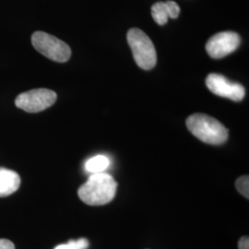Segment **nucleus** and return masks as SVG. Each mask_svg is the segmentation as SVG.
Listing matches in <instances>:
<instances>
[{
    "label": "nucleus",
    "instance_id": "f257e3e1",
    "mask_svg": "<svg viewBox=\"0 0 249 249\" xmlns=\"http://www.w3.org/2000/svg\"><path fill=\"white\" fill-rule=\"evenodd\" d=\"M117 183L105 172L91 174L78 190L80 200L90 206H102L111 202L116 196Z\"/></svg>",
    "mask_w": 249,
    "mask_h": 249
},
{
    "label": "nucleus",
    "instance_id": "f03ea898",
    "mask_svg": "<svg viewBox=\"0 0 249 249\" xmlns=\"http://www.w3.org/2000/svg\"><path fill=\"white\" fill-rule=\"evenodd\" d=\"M186 124L191 133L207 144L220 145L228 139V129L220 121L208 115H191Z\"/></svg>",
    "mask_w": 249,
    "mask_h": 249
},
{
    "label": "nucleus",
    "instance_id": "7ed1b4c3",
    "mask_svg": "<svg viewBox=\"0 0 249 249\" xmlns=\"http://www.w3.org/2000/svg\"><path fill=\"white\" fill-rule=\"evenodd\" d=\"M127 43L137 65L145 71L153 69L157 62V53L150 37L137 28H132L126 35Z\"/></svg>",
    "mask_w": 249,
    "mask_h": 249
},
{
    "label": "nucleus",
    "instance_id": "20e7f679",
    "mask_svg": "<svg viewBox=\"0 0 249 249\" xmlns=\"http://www.w3.org/2000/svg\"><path fill=\"white\" fill-rule=\"evenodd\" d=\"M32 44L39 53L55 62H67L71 58V47L58 38L45 32L34 33Z\"/></svg>",
    "mask_w": 249,
    "mask_h": 249
},
{
    "label": "nucleus",
    "instance_id": "39448f33",
    "mask_svg": "<svg viewBox=\"0 0 249 249\" xmlns=\"http://www.w3.org/2000/svg\"><path fill=\"white\" fill-rule=\"evenodd\" d=\"M56 98V93L51 89H32L18 95L15 105L28 113H38L52 107Z\"/></svg>",
    "mask_w": 249,
    "mask_h": 249
},
{
    "label": "nucleus",
    "instance_id": "423d86ee",
    "mask_svg": "<svg viewBox=\"0 0 249 249\" xmlns=\"http://www.w3.org/2000/svg\"><path fill=\"white\" fill-rule=\"evenodd\" d=\"M241 38L234 32H221L211 37L206 44L208 54L220 59L234 52L240 45Z\"/></svg>",
    "mask_w": 249,
    "mask_h": 249
},
{
    "label": "nucleus",
    "instance_id": "0eeeda50",
    "mask_svg": "<svg viewBox=\"0 0 249 249\" xmlns=\"http://www.w3.org/2000/svg\"><path fill=\"white\" fill-rule=\"evenodd\" d=\"M206 85L214 94L235 102L242 101L246 95V89L243 85L230 81L220 74H210L206 79Z\"/></svg>",
    "mask_w": 249,
    "mask_h": 249
},
{
    "label": "nucleus",
    "instance_id": "6e6552de",
    "mask_svg": "<svg viewBox=\"0 0 249 249\" xmlns=\"http://www.w3.org/2000/svg\"><path fill=\"white\" fill-rule=\"evenodd\" d=\"M180 14V7L175 1L157 2L151 7V15L156 23L164 25L168 18H177Z\"/></svg>",
    "mask_w": 249,
    "mask_h": 249
},
{
    "label": "nucleus",
    "instance_id": "1a4fd4ad",
    "mask_svg": "<svg viewBox=\"0 0 249 249\" xmlns=\"http://www.w3.org/2000/svg\"><path fill=\"white\" fill-rule=\"evenodd\" d=\"M20 186V178L12 170L0 168V196L15 193Z\"/></svg>",
    "mask_w": 249,
    "mask_h": 249
},
{
    "label": "nucleus",
    "instance_id": "9d476101",
    "mask_svg": "<svg viewBox=\"0 0 249 249\" xmlns=\"http://www.w3.org/2000/svg\"><path fill=\"white\" fill-rule=\"evenodd\" d=\"M110 160L105 155H96L90 158L85 163V169L90 174L103 173L109 167Z\"/></svg>",
    "mask_w": 249,
    "mask_h": 249
},
{
    "label": "nucleus",
    "instance_id": "9b49d317",
    "mask_svg": "<svg viewBox=\"0 0 249 249\" xmlns=\"http://www.w3.org/2000/svg\"><path fill=\"white\" fill-rule=\"evenodd\" d=\"M89 248V241L85 238L79 240L70 241L68 244L60 245L54 249H87Z\"/></svg>",
    "mask_w": 249,
    "mask_h": 249
},
{
    "label": "nucleus",
    "instance_id": "f8f14e48",
    "mask_svg": "<svg viewBox=\"0 0 249 249\" xmlns=\"http://www.w3.org/2000/svg\"><path fill=\"white\" fill-rule=\"evenodd\" d=\"M235 187L241 194L247 198L249 197V176H243L238 178L235 182Z\"/></svg>",
    "mask_w": 249,
    "mask_h": 249
},
{
    "label": "nucleus",
    "instance_id": "ddd939ff",
    "mask_svg": "<svg viewBox=\"0 0 249 249\" xmlns=\"http://www.w3.org/2000/svg\"><path fill=\"white\" fill-rule=\"evenodd\" d=\"M0 249H15V246L8 239H0Z\"/></svg>",
    "mask_w": 249,
    "mask_h": 249
},
{
    "label": "nucleus",
    "instance_id": "4468645a",
    "mask_svg": "<svg viewBox=\"0 0 249 249\" xmlns=\"http://www.w3.org/2000/svg\"><path fill=\"white\" fill-rule=\"evenodd\" d=\"M239 249H249V239L248 236L242 237L238 242Z\"/></svg>",
    "mask_w": 249,
    "mask_h": 249
}]
</instances>
